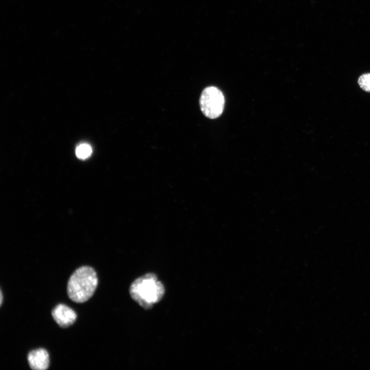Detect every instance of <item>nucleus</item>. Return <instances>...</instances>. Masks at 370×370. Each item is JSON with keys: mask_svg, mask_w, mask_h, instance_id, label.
<instances>
[{"mask_svg": "<svg viewBox=\"0 0 370 370\" xmlns=\"http://www.w3.org/2000/svg\"><path fill=\"white\" fill-rule=\"evenodd\" d=\"M51 314L56 323L62 328L72 325L77 317L72 309L63 304L57 305L52 310Z\"/></svg>", "mask_w": 370, "mask_h": 370, "instance_id": "nucleus-4", "label": "nucleus"}, {"mask_svg": "<svg viewBox=\"0 0 370 370\" xmlns=\"http://www.w3.org/2000/svg\"><path fill=\"white\" fill-rule=\"evenodd\" d=\"M199 104L202 113L207 117L215 119L223 113L225 98L222 92L217 87L209 86L202 92Z\"/></svg>", "mask_w": 370, "mask_h": 370, "instance_id": "nucleus-3", "label": "nucleus"}, {"mask_svg": "<svg viewBox=\"0 0 370 370\" xmlns=\"http://www.w3.org/2000/svg\"><path fill=\"white\" fill-rule=\"evenodd\" d=\"M30 367L34 370H45L49 365V356L44 348H38L30 351L27 356Z\"/></svg>", "mask_w": 370, "mask_h": 370, "instance_id": "nucleus-5", "label": "nucleus"}, {"mask_svg": "<svg viewBox=\"0 0 370 370\" xmlns=\"http://www.w3.org/2000/svg\"><path fill=\"white\" fill-rule=\"evenodd\" d=\"M130 293L132 299L140 306L149 308L161 299L164 288L155 274L147 273L133 282Z\"/></svg>", "mask_w": 370, "mask_h": 370, "instance_id": "nucleus-2", "label": "nucleus"}, {"mask_svg": "<svg viewBox=\"0 0 370 370\" xmlns=\"http://www.w3.org/2000/svg\"><path fill=\"white\" fill-rule=\"evenodd\" d=\"M92 153L91 146L86 143L79 145L76 150V154L78 158L85 159L89 157Z\"/></svg>", "mask_w": 370, "mask_h": 370, "instance_id": "nucleus-6", "label": "nucleus"}, {"mask_svg": "<svg viewBox=\"0 0 370 370\" xmlns=\"http://www.w3.org/2000/svg\"><path fill=\"white\" fill-rule=\"evenodd\" d=\"M358 83L362 89L370 92V73L361 75L358 79Z\"/></svg>", "mask_w": 370, "mask_h": 370, "instance_id": "nucleus-7", "label": "nucleus"}, {"mask_svg": "<svg viewBox=\"0 0 370 370\" xmlns=\"http://www.w3.org/2000/svg\"><path fill=\"white\" fill-rule=\"evenodd\" d=\"M98 283L97 273L92 267H81L74 271L68 280V296L76 303L86 302L94 294Z\"/></svg>", "mask_w": 370, "mask_h": 370, "instance_id": "nucleus-1", "label": "nucleus"}, {"mask_svg": "<svg viewBox=\"0 0 370 370\" xmlns=\"http://www.w3.org/2000/svg\"><path fill=\"white\" fill-rule=\"evenodd\" d=\"M2 302H3V294H2V291H1V306L2 304Z\"/></svg>", "mask_w": 370, "mask_h": 370, "instance_id": "nucleus-8", "label": "nucleus"}]
</instances>
